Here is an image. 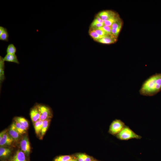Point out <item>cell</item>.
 Listing matches in <instances>:
<instances>
[{
    "label": "cell",
    "mask_w": 161,
    "mask_h": 161,
    "mask_svg": "<svg viewBox=\"0 0 161 161\" xmlns=\"http://www.w3.org/2000/svg\"></svg>",
    "instance_id": "cell-34"
},
{
    "label": "cell",
    "mask_w": 161,
    "mask_h": 161,
    "mask_svg": "<svg viewBox=\"0 0 161 161\" xmlns=\"http://www.w3.org/2000/svg\"><path fill=\"white\" fill-rule=\"evenodd\" d=\"M116 13L112 10H106L101 11L97 15L104 21Z\"/></svg>",
    "instance_id": "cell-8"
},
{
    "label": "cell",
    "mask_w": 161,
    "mask_h": 161,
    "mask_svg": "<svg viewBox=\"0 0 161 161\" xmlns=\"http://www.w3.org/2000/svg\"><path fill=\"white\" fill-rule=\"evenodd\" d=\"M13 139L8 134L5 133L2 139L0 140V146L10 145L13 141Z\"/></svg>",
    "instance_id": "cell-10"
},
{
    "label": "cell",
    "mask_w": 161,
    "mask_h": 161,
    "mask_svg": "<svg viewBox=\"0 0 161 161\" xmlns=\"http://www.w3.org/2000/svg\"><path fill=\"white\" fill-rule=\"evenodd\" d=\"M125 123L120 120L116 119L111 123L109 132L112 135H117L125 127Z\"/></svg>",
    "instance_id": "cell-3"
},
{
    "label": "cell",
    "mask_w": 161,
    "mask_h": 161,
    "mask_svg": "<svg viewBox=\"0 0 161 161\" xmlns=\"http://www.w3.org/2000/svg\"><path fill=\"white\" fill-rule=\"evenodd\" d=\"M9 133L10 136L14 140H17L19 137L20 134L17 131L15 123L11 125L9 130Z\"/></svg>",
    "instance_id": "cell-9"
},
{
    "label": "cell",
    "mask_w": 161,
    "mask_h": 161,
    "mask_svg": "<svg viewBox=\"0 0 161 161\" xmlns=\"http://www.w3.org/2000/svg\"><path fill=\"white\" fill-rule=\"evenodd\" d=\"M97 33L100 35L103 36H108L112 34H110L108 33L103 30L98 29H90Z\"/></svg>",
    "instance_id": "cell-25"
},
{
    "label": "cell",
    "mask_w": 161,
    "mask_h": 161,
    "mask_svg": "<svg viewBox=\"0 0 161 161\" xmlns=\"http://www.w3.org/2000/svg\"><path fill=\"white\" fill-rule=\"evenodd\" d=\"M40 114L39 120H44L50 119L52 117V114L50 109L47 106L43 105L37 106Z\"/></svg>",
    "instance_id": "cell-4"
},
{
    "label": "cell",
    "mask_w": 161,
    "mask_h": 161,
    "mask_svg": "<svg viewBox=\"0 0 161 161\" xmlns=\"http://www.w3.org/2000/svg\"><path fill=\"white\" fill-rule=\"evenodd\" d=\"M116 40L117 38L113 35H111L106 36L96 41L103 44H110L114 43Z\"/></svg>",
    "instance_id": "cell-6"
},
{
    "label": "cell",
    "mask_w": 161,
    "mask_h": 161,
    "mask_svg": "<svg viewBox=\"0 0 161 161\" xmlns=\"http://www.w3.org/2000/svg\"><path fill=\"white\" fill-rule=\"evenodd\" d=\"M9 35L7 29L5 28L4 32L0 35V40L8 42L9 41Z\"/></svg>",
    "instance_id": "cell-21"
},
{
    "label": "cell",
    "mask_w": 161,
    "mask_h": 161,
    "mask_svg": "<svg viewBox=\"0 0 161 161\" xmlns=\"http://www.w3.org/2000/svg\"><path fill=\"white\" fill-rule=\"evenodd\" d=\"M95 18L100 23L104 24V21H103L97 15L96 16V17Z\"/></svg>",
    "instance_id": "cell-30"
},
{
    "label": "cell",
    "mask_w": 161,
    "mask_h": 161,
    "mask_svg": "<svg viewBox=\"0 0 161 161\" xmlns=\"http://www.w3.org/2000/svg\"><path fill=\"white\" fill-rule=\"evenodd\" d=\"M11 152L10 149L7 148L1 147L0 148V156L5 157L8 156Z\"/></svg>",
    "instance_id": "cell-15"
},
{
    "label": "cell",
    "mask_w": 161,
    "mask_h": 161,
    "mask_svg": "<svg viewBox=\"0 0 161 161\" xmlns=\"http://www.w3.org/2000/svg\"><path fill=\"white\" fill-rule=\"evenodd\" d=\"M117 138L122 140H127L133 139H140L142 137L134 132L129 126L125 127L117 135Z\"/></svg>",
    "instance_id": "cell-2"
},
{
    "label": "cell",
    "mask_w": 161,
    "mask_h": 161,
    "mask_svg": "<svg viewBox=\"0 0 161 161\" xmlns=\"http://www.w3.org/2000/svg\"><path fill=\"white\" fill-rule=\"evenodd\" d=\"M5 28H4L2 26H0V35L4 32L5 29Z\"/></svg>",
    "instance_id": "cell-32"
},
{
    "label": "cell",
    "mask_w": 161,
    "mask_h": 161,
    "mask_svg": "<svg viewBox=\"0 0 161 161\" xmlns=\"http://www.w3.org/2000/svg\"><path fill=\"white\" fill-rule=\"evenodd\" d=\"M6 52L7 54H15L16 52V47L13 44H10L7 46Z\"/></svg>",
    "instance_id": "cell-17"
},
{
    "label": "cell",
    "mask_w": 161,
    "mask_h": 161,
    "mask_svg": "<svg viewBox=\"0 0 161 161\" xmlns=\"http://www.w3.org/2000/svg\"><path fill=\"white\" fill-rule=\"evenodd\" d=\"M3 60L4 61L13 62L17 64H19L17 55L16 54H7L4 58Z\"/></svg>",
    "instance_id": "cell-12"
},
{
    "label": "cell",
    "mask_w": 161,
    "mask_h": 161,
    "mask_svg": "<svg viewBox=\"0 0 161 161\" xmlns=\"http://www.w3.org/2000/svg\"><path fill=\"white\" fill-rule=\"evenodd\" d=\"M99 29L103 31H104L110 34H112L111 32V27L103 25L102 27L98 28L97 29Z\"/></svg>",
    "instance_id": "cell-24"
},
{
    "label": "cell",
    "mask_w": 161,
    "mask_h": 161,
    "mask_svg": "<svg viewBox=\"0 0 161 161\" xmlns=\"http://www.w3.org/2000/svg\"><path fill=\"white\" fill-rule=\"evenodd\" d=\"M21 149L25 153L28 154L30 151V146L29 140L27 137H24L20 143Z\"/></svg>",
    "instance_id": "cell-5"
},
{
    "label": "cell",
    "mask_w": 161,
    "mask_h": 161,
    "mask_svg": "<svg viewBox=\"0 0 161 161\" xmlns=\"http://www.w3.org/2000/svg\"><path fill=\"white\" fill-rule=\"evenodd\" d=\"M15 120L19 122L21 125L24 126L27 129L28 127V122L25 118L21 117H17L15 118Z\"/></svg>",
    "instance_id": "cell-18"
},
{
    "label": "cell",
    "mask_w": 161,
    "mask_h": 161,
    "mask_svg": "<svg viewBox=\"0 0 161 161\" xmlns=\"http://www.w3.org/2000/svg\"><path fill=\"white\" fill-rule=\"evenodd\" d=\"M89 35L95 41L103 38L106 36H103L98 35L95 31L90 29L89 31Z\"/></svg>",
    "instance_id": "cell-19"
},
{
    "label": "cell",
    "mask_w": 161,
    "mask_h": 161,
    "mask_svg": "<svg viewBox=\"0 0 161 161\" xmlns=\"http://www.w3.org/2000/svg\"><path fill=\"white\" fill-rule=\"evenodd\" d=\"M122 22L120 18L114 23L111 26L112 28L117 29L122 27Z\"/></svg>",
    "instance_id": "cell-23"
},
{
    "label": "cell",
    "mask_w": 161,
    "mask_h": 161,
    "mask_svg": "<svg viewBox=\"0 0 161 161\" xmlns=\"http://www.w3.org/2000/svg\"><path fill=\"white\" fill-rule=\"evenodd\" d=\"M11 161H27L24 153L18 150L13 157Z\"/></svg>",
    "instance_id": "cell-11"
},
{
    "label": "cell",
    "mask_w": 161,
    "mask_h": 161,
    "mask_svg": "<svg viewBox=\"0 0 161 161\" xmlns=\"http://www.w3.org/2000/svg\"><path fill=\"white\" fill-rule=\"evenodd\" d=\"M7 130H4L1 131L0 134V140H1L4 134L6 133Z\"/></svg>",
    "instance_id": "cell-31"
},
{
    "label": "cell",
    "mask_w": 161,
    "mask_h": 161,
    "mask_svg": "<svg viewBox=\"0 0 161 161\" xmlns=\"http://www.w3.org/2000/svg\"><path fill=\"white\" fill-rule=\"evenodd\" d=\"M82 155L84 161H92L91 158L89 156L83 154H82Z\"/></svg>",
    "instance_id": "cell-28"
},
{
    "label": "cell",
    "mask_w": 161,
    "mask_h": 161,
    "mask_svg": "<svg viewBox=\"0 0 161 161\" xmlns=\"http://www.w3.org/2000/svg\"><path fill=\"white\" fill-rule=\"evenodd\" d=\"M104 24L98 21L95 18L94 19L90 25V29H97L102 27Z\"/></svg>",
    "instance_id": "cell-22"
},
{
    "label": "cell",
    "mask_w": 161,
    "mask_h": 161,
    "mask_svg": "<svg viewBox=\"0 0 161 161\" xmlns=\"http://www.w3.org/2000/svg\"><path fill=\"white\" fill-rule=\"evenodd\" d=\"M34 128L35 133L38 134L41 130L40 127L39 120L35 122Z\"/></svg>",
    "instance_id": "cell-27"
},
{
    "label": "cell",
    "mask_w": 161,
    "mask_h": 161,
    "mask_svg": "<svg viewBox=\"0 0 161 161\" xmlns=\"http://www.w3.org/2000/svg\"><path fill=\"white\" fill-rule=\"evenodd\" d=\"M50 121V119H46L43 121L42 127L41 131V137L44 135L47 130Z\"/></svg>",
    "instance_id": "cell-14"
},
{
    "label": "cell",
    "mask_w": 161,
    "mask_h": 161,
    "mask_svg": "<svg viewBox=\"0 0 161 161\" xmlns=\"http://www.w3.org/2000/svg\"><path fill=\"white\" fill-rule=\"evenodd\" d=\"M121 28L122 27L117 29H113L111 28V32L112 34L116 38H117L119 35Z\"/></svg>",
    "instance_id": "cell-26"
},
{
    "label": "cell",
    "mask_w": 161,
    "mask_h": 161,
    "mask_svg": "<svg viewBox=\"0 0 161 161\" xmlns=\"http://www.w3.org/2000/svg\"><path fill=\"white\" fill-rule=\"evenodd\" d=\"M78 161H84L82 154H79L77 155Z\"/></svg>",
    "instance_id": "cell-29"
},
{
    "label": "cell",
    "mask_w": 161,
    "mask_h": 161,
    "mask_svg": "<svg viewBox=\"0 0 161 161\" xmlns=\"http://www.w3.org/2000/svg\"><path fill=\"white\" fill-rule=\"evenodd\" d=\"M67 161H78V160L76 159H74L73 158L70 160H69Z\"/></svg>",
    "instance_id": "cell-33"
},
{
    "label": "cell",
    "mask_w": 161,
    "mask_h": 161,
    "mask_svg": "<svg viewBox=\"0 0 161 161\" xmlns=\"http://www.w3.org/2000/svg\"><path fill=\"white\" fill-rule=\"evenodd\" d=\"M73 158L69 155H62L56 158L54 161H67Z\"/></svg>",
    "instance_id": "cell-20"
},
{
    "label": "cell",
    "mask_w": 161,
    "mask_h": 161,
    "mask_svg": "<svg viewBox=\"0 0 161 161\" xmlns=\"http://www.w3.org/2000/svg\"><path fill=\"white\" fill-rule=\"evenodd\" d=\"M30 115L31 119L33 122L35 123L40 119V114L37 106L31 109Z\"/></svg>",
    "instance_id": "cell-7"
},
{
    "label": "cell",
    "mask_w": 161,
    "mask_h": 161,
    "mask_svg": "<svg viewBox=\"0 0 161 161\" xmlns=\"http://www.w3.org/2000/svg\"><path fill=\"white\" fill-rule=\"evenodd\" d=\"M4 61L3 58L1 56L0 57V80H2L4 78Z\"/></svg>",
    "instance_id": "cell-16"
},
{
    "label": "cell",
    "mask_w": 161,
    "mask_h": 161,
    "mask_svg": "<svg viewBox=\"0 0 161 161\" xmlns=\"http://www.w3.org/2000/svg\"><path fill=\"white\" fill-rule=\"evenodd\" d=\"M120 18L119 16L116 13L105 21H104V24L111 27L114 23Z\"/></svg>",
    "instance_id": "cell-13"
},
{
    "label": "cell",
    "mask_w": 161,
    "mask_h": 161,
    "mask_svg": "<svg viewBox=\"0 0 161 161\" xmlns=\"http://www.w3.org/2000/svg\"><path fill=\"white\" fill-rule=\"evenodd\" d=\"M161 90V73L151 76L143 83L139 90L140 95L153 96Z\"/></svg>",
    "instance_id": "cell-1"
}]
</instances>
